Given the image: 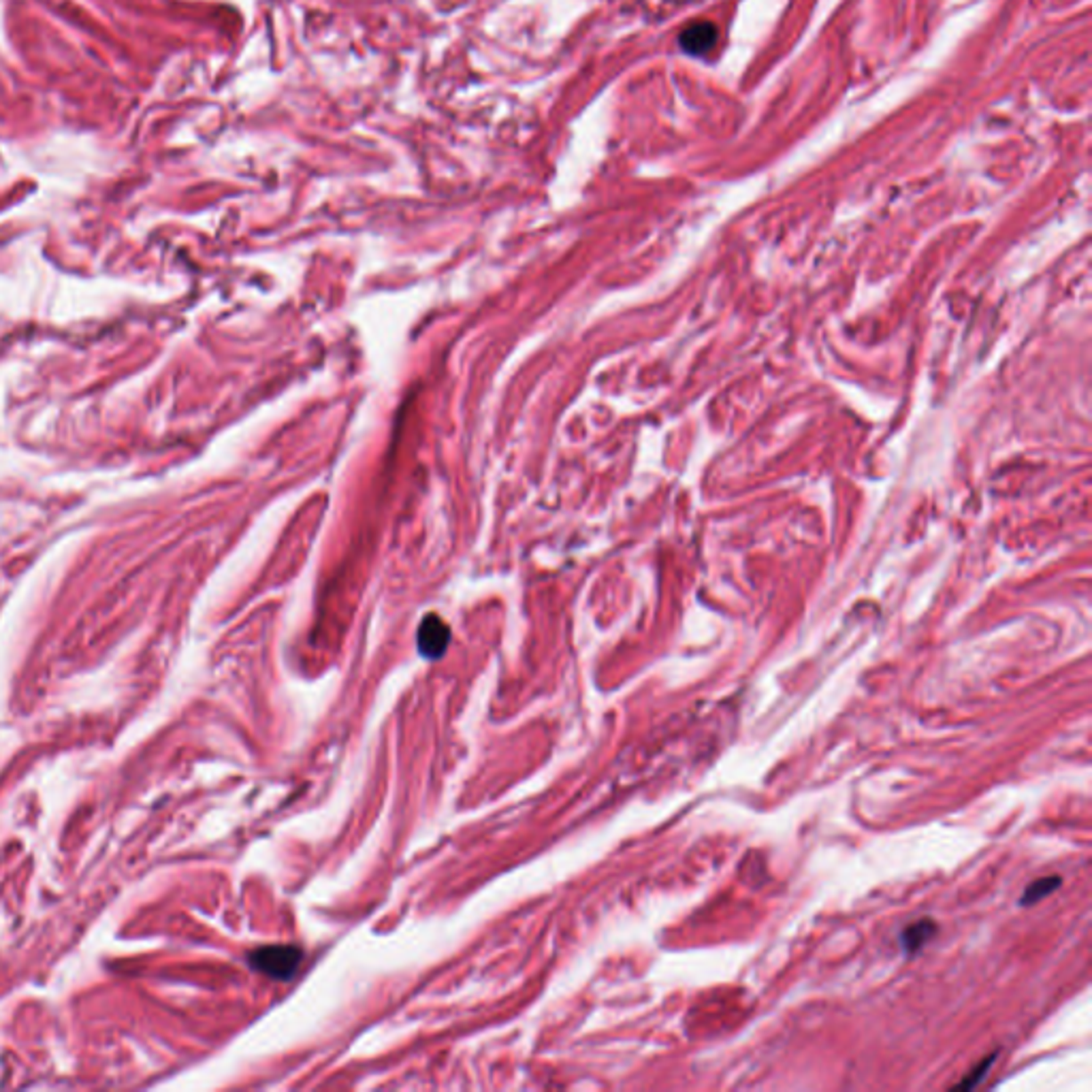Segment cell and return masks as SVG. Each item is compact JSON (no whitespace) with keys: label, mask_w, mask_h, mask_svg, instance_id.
<instances>
[{"label":"cell","mask_w":1092,"mask_h":1092,"mask_svg":"<svg viewBox=\"0 0 1092 1092\" xmlns=\"http://www.w3.org/2000/svg\"><path fill=\"white\" fill-rule=\"evenodd\" d=\"M248 960H250L254 971L263 973L272 980H290L299 971L304 954L295 945H267V948L252 951Z\"/></svg>","instance_id":"cell-1"},{"label":"cell","mask_w":1092,"mask_h":1092,"mask_svg":"<svg viewBox=\"0 0 1092 1092\" xmlns=\"http://www.w3.org/2000/svg\"><path fill=\"white\" fill-rule=\"evenodd\" d=\"M448 642H451V630L437 615H427L423 623L416 634V645H419L420 656L427 659H437L446 653Z\"/></svg>","instance_id":"cell-2"},{"label":"cell","mask_w":1092,"mask_h":1092,"mask_svg":"<svg viewBox=\"0 0 1092 1092\" xmlns=\"http://www.w3.org/2000/svg\"><path fill=\"white\" fill-rule=\"evenodd\" d=\"M717 41V29L713 21H696L680 32V47L685 53L700 56L711 50Z\"/></svg>","instance_id":"cell-3"},{"label":"cell","mask_w":1092,"mask_h":1092,"mask_svg":"<svg viewBox=\"0 0 1092 1092\" xmlns=\"http://www.w3.org/2000/svg\"><path fill=\"white\" fill-rule=\"evenodd\" d=\"M934 933H937V924L933 920H917L913 922L911 926H907L905 931L900 933V945L902 949L907 951V954H916V951H920L924 945L928 943L934 937Z\"/></svg>","instance_id":"cell-4"},{"label":"cell","mask_w":1092,"mask_h":1092,"mask_svg":"<svg viewBox=\"0 0 1092 1092\" xmlns=\"http://www.w3.org/2000/svg\"><path fill=\"white\" fill-rule=\"evenodd\" d=\"M1061 884H1063V879L1056 877V875H1050V877L1035 879V881H1032V884L1026 885L1024 894L1020 896V905L1022 907H1031V905H1035V902L1047 899V896L1054 894V892L1058 890V885H1061Z\"/></svg>","instance_id":"cell-5"},{"label":"cell","mask_w":1092,"mask_h":1092,"mask_svg":"<svg viewBox=\"0 0 1092 1092\" xmlns=\"http://www.w3.org/2000/svg\"><path fill=\"white\" fill-rule=\"evenodd\" d=\"M994 1058H997V1056H986V1061H982L975 1069H973V1072L966 1073L965 1080H962L960 1084H956L954 1088H958V1090H973V1088H975V1086H980L982 1080L986 1078L988 1072H990V1067L994 1064Z\"/></svg>","instance_id":"cell-6"}]
</instances>
